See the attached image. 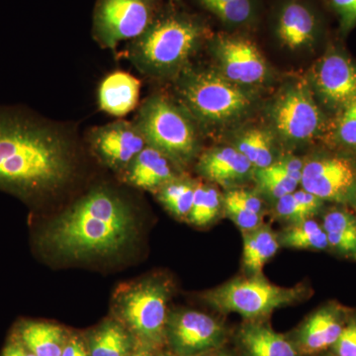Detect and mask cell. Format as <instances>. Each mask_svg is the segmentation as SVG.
<instances>
[{"label": "cell", "mask_w": 356, "mask_h": 356, "mask_svg": "<svg viewBox=\"0 0 356 356\" xmlns=\"http://www.w3.org/2000/svg\"><path fill=\"white\" fill-rule=\"evenodd\" d=\"M62 133L19 111L0 109V191L24 200L58 191L74 173Z\"/></svg>", "instance_id": "obj_1"}, {"label": "cell", "mask_w": 356, "mask_h": 356, "mask_svg": "<svg viewBox=\"0 0 356 356\" xmlns=\"http://www.w3.org/2000/svg\"><path fill=\"white\" fill-rule=\"evenodd\" d=\"M134 229L127 204L113 192L95 189L48 225L40 245L65 259L105 257L125 248Z\"/></svg>", "instance_id": "obj_2"}, {"label": "cell", "mask_w": 356, "mask_h": 356, "mask_svg": "<svg viewBox=\"0 0 356 356\" xmlns=\"http://www.w3.org/2000/svg\"><path fill=\"white\" fill-rule=\"evenodd\" d=\"M205 31V27L199 21L189 16H163L154 19L139 38L131 42L128 58L147 76L181 74Z\"/></svg>", "instance_id": "obj_3"}, {"label": "cell", "mask_w": 356, "mask_h": 356, "mask_svg": "<svg viewBox=\"0 0 356 356\" xmlns=\"http://www.w3.org/2000/svg\"><path fill=\"white\" fill-rule=\"evenodd\" d=\"M178 92L195 118L212 125L240 118L252 104L238 84L211 70H184L178 81Z\"/></svg>", "instance_id": "obj_4"}, {"label": "cell", "mask_w": 356, "mask_h": 356, "mask_svg": "<svg viewBox=\"0 0 356 356\" xmlns=\"http://www.w3.org/2000/svg\"><path fill=\"white\" fill-rule=\"evenodd\" d=\"M147 146L158 149L178 165L188 163L198 147L197 133L188 115L165 96L147 98L136 122Z\"/></svg>", "instance_id": "obj_5"}, {"label": "cell", "mask_w": 356, "mask_h": 356, "mask_svg": "<svg viewBox=\"0 0 356 356\" xmlns=\"http://www.w3.org/2000/svg\"><path fill=\"white\" fill-rule=\"evenodd\" d=\"M301 287L285 288L261 277L229 281L206 293L205 300L222 313H236L250 321H257L273 311L299 301Z\"/></svg>", "instance_id": "obj_6"}, {"label": "cell", "mask_w": 356, "mask_h": 356, "mask_svg": "<svg viewBox=\"0 0 356 356\" xmlns=\"http://www.w3.org/2000/svg\"><path fill=\"white\" fill-rule=\"evenodd\" d=\"M168 295L165 283L146 280L129 288L119 298L121 318L146 350L158 348L166 339Z\"/></svg>", "instance_id": "obj_7"}, {"label": "cell", "mask_w": 356, "mask_h": 356, "mask_svg": "<svg viewBox=\"0 0 356 356\" xmlns=\"http://www.w3.org/2000/svg\"><path fill=\"white\" fill-rule=\"evenodd\" d=\"M156 0H100L95 15V35L105 48L115 49L139 38L156 17Z\"/></svg>", "instance_id": "obj_8"}, {"label": "cell", "mask_w": 356, "mask_h": 356, "mask_svg": "<svg viewBox=\"0 0 356 356\" xmlns=\"http://www.w3.org/2000/svg\"><path fill=\"white\" fill-rule=\"evenodd\" d=\"M271 120L283 139L301 143L318 135L323 114L305 84L297 83L278 96L271 108Z\"/></svg>", "instance_id": "obj_9"}, {"label": "cell", "mask_w": 356, "mask_h": 356, "mask_svg": "<svg viewBox=\"0 0 356 356\" xmlns=\"http://www.w3.org/2000/svg\"><path fill=\"white\" fill-rule=\"evenodd\" d=\"M165 337L178 356H201L221 348L226 331L207 314L184 311L168 318Z\"/></svg>", "instance_id": "obj_10"}, {"label": "cell", "mask_w": 356, "mask_h": 356, "mask_svg": "<svg viewBox=\"0 0 356 356\" xmlns=\"http://www.w3.org/2000/svg\"><path fill=\"white\" fill-rule=\"evenodd\" d=\"M302 187L322 200L343 202L356 195V168L341 156H325L305 163Z\"/></svg>", "instance_id": "obj_11"}, {"label": "cell", "mask_w": 356, "mask_h": 356, "mask_svg": "<svg viewBox=\"0 0 356 356\" xmlns=\"http://www.w3.org/2000/svg\"><path fill=\"white\" fill-rule=\"evenodd\" d=\"M212 50L222 76L236 84L261 83L267 76V64L257 44L243 37L218 35Z\"/></svg>", "instance_id": "obj_12"}, {"label": "cell", "mask_w": 356, "mask_h": 356, "mask_svg": "<svg viewBox=\"0 0 356 356\" xmlns=\"http://www.w3.org/2000/svg\"><path fill=\"white\" fill-rule=\"evenodd\" d=\"M89 143L96 156L116 172H123L147 146L137 124L123 120L93 129Z\"/></svg>", "instance_id": "obj_13"}, {"label": "cell", "mask_w": 356, "mask_h": 356, "mask_svg": "<svg viewBox=\"0 0 356 356\" xmlns=\"http://www.w3.org/2000/svg\"><path fill=\"white\" fill-rule=\"evenodd\" d=\"M314 86L323 100L334 108H343L356 100V67L339 54L321 58L312 72Z\"/></svg>", "instance_id": "obj_14"}, {"label": "cell", "mask_w": 356, "mask_h": 356, "mask_svg": "<svg viewBox=\"0 0 356 356\" xmlns=\"http://www.w3.org/2000/svg\"><path fill=\"white\" fill-rule=\"evenodd\" d=\"M348 320L341 307H323L307 318L292 341L302 356L323 355L336 343Z\"/></svg>", "instance_id": "obj_15"}, {"label": "cell", "mask_w": 356, "mask_h": 356, "mask_svg": "<svg viewBox=\"0 0 356 356\" xmlns=\"http://www.w3.org/2000/svg\"><path fill=\"white\" fill-rule=\"evenodd\" d=\"M275 32L283 46L290 50H299L310 46L317 39L318 20L307 4L289 0L278 13Z\"/></svg>", "instance_id": "obj_16"}, {"label": "cell", "mask_w": 356, "mask_h": 356, "mask_svg": "<svg viewBox=\"0 0 356 356\" xmlns=\"http://www.w3.org/2000/svg\"><path fill=\"white\" fill-rule=\"evenodd\" d=\"M236 341L243 356H302L291 337L276 332L259 321L243 325Z\"/></svg>", "instance_id": "obj_17"}, {"label": "cell", "mask_w": 356, "mask_h": 356, "mask_svg": "<svg viewBox=\"0 0 356 356\" xmlns=\"http://www.w3.org/2000/svg\"><path fill=\"white\" fill-rule=\"evenodd\" d=\"M170 159L154 147L145 149L123 170L127 184L145 191L159 189L175 178Z\"/></svg>", "instance_id": "obj_18"}, {"label": "cell", "mask_w": 356, "mask_h": 356, "mask_svg": "<svg viewBox=\"0 0 356 356\" xmlns=\"http://www.w3.org/2000/svg\"><path fill=\"white\" fill-rule=\"evenodd\" d=\"M140 83L128 72H116L103 79L98 89V104L102 111L123 117L136 108L140 99Z\"/></svg>", "instance_id": "obj_19"}, {"label": "cell", "mask_w": 356, "mask_h": 356, "mask_svg": "<svg viewBox=\"0 0 356 356\" xmlns=\"http://www.w3.org/2000/svg\"><path fill=\"white\" fill-rule=\"evenodd\" d=\"M250 161L236 147L211 149L201 156L198 170L204 177L226 185L242 180L252 170Z\"/></svg>", "instance_id": "obj_20"}, {"label": "cell", "mask_w": 356, "mask_h": 356, "mask_svg": "<svg viewBox=\"0 0 356 356\" xmlns=\"http://www.w3.org/2000/svg\"><path fill=\"white\" fill-rule=\"evenodd\" d=\"M16 337L35 356H60L67 343L62 327L35 321L20 324Z\"/></svg>", "instance_id": "obj_21"}, {"label": "cell", "mask_w": 356, "mask_h": 356, "mask_svg": "<svg viewBox=\"0 0 356 356\" xmlns=\"http://www.w3.org/2000/svg\"><path fill=\"white\" fill-rule=\"evenodd\" d=\"M329 247L356 259V216L343 209H332L325 215L322 225Z\"/></svg>", "instance_id": "obj_22"}, {"label": "cell", "mask_w": 356, "mask_h": 356, "mask_svg": "<svg viewBox=\"0 0 356 356\" xmlns=\"http://www.w3.org/2000/svg\"><path fill=\"white\" fill-rule=\"evenodd\" d=\"M280 243L273 231L267 227L252 229L245 236L243 266L252 273H259L269 259H273Z\"/></svg>", "instance_id": "obj_23"}, {"label": "cell", "mask_w": 356, "mask_h": 356, "mask_svg": "<svg viewBox=\"0 0 356 356\" xmlns=\"http://www.w3.org/2000/svg\"><path fill=\"white\" fill-rule=\"evenodd\" d=\"M130 348L125 330L116 323L108 322L91 337L89 356H125L130 353Z\"/></svg>", "instance_id": "obj_24"}, {"label": "cell", "mask_w": 356, "mask_h": 356, "mask_svg": "<svg viewBox=\"0 0 356 356\" xmlns=\"http://www.w3.org/2000/svg\"><path fill=\"white\" fill-rule=\"evenodd\" d=\"M236 149L242 153L257 170L273 163V140L270 134L261 129H250L238 138Z\"/></svg>", "instance_id": "obj_25"}, {"label": "cell", "mask_w": 356, "mask_h": 356, "mask_svg": "<svg viewBox=\"0 0 356 356\" xmlns=\"http://www.w3.org/2000/svg\"><path fill=\"white\" fill-rule=\"evenodd\" d=\"M281 243L299 250H322L329 248L324 229L313 219L294 225L281 236Z\"/></svg>", "instance_id": "obj_26"}, {"label": "cell", "mask_w": 356, "mask_h": 356, "mask_svg": "<svg viewBox=\"0 0 356 356\" xmlns=\"http://www.w3.org/2000/svg\"><path fill=\"white\" fill-rule=\"evenodd\" d=\"M195 186V184L188 180L173 178L159 188V201L175 216L188 217L193 202Z\"/></svg>", "instance_id": "obj_27"}, {"label": "cell", "mask_w": 356, "mask_h": 356, "mask_svg": "<svg viewBox=\"0 0 356 356\" xmlns=\"http://www.w3.org/2000/svg\"><path fill=\"white\" fill-rule=\"evenodd\" d=\"M221 208V197L214 187L198 184L194 191L193 202L188 219L196 226H205L218 216Z\"/></svg>", "instance_id": "obj_28"}, {"label": "cell", "mask_w": 356, "mask_h": 356, "mask_svg": "<svg viewBox=\"0 0 356 356\" xmlns=\"http://www.w3.org/2000/svg\"><path fill=\"white\" fill-rule=\"evenodd\" d=\"M257 181L262 192L277 200L296 191L300 184L298 180L289 177L273 163L266 168L257 170Z\"/></svg>", "instance_id": "obj_29"}, {"label": "cell", "mask_w": 356, "mask_h": 356, "mask_svg": "<svg viewBox=\"0 0 356 356\" xmlns=\"http://www.w3.org/2000/svg\"><path fill=\"white\" fill-rule=\"evenodd\" d=\"M336 125L339 144L356 151V100L341 109Z\"/></svg>", "instance_id": "obj_30"}, {"label": "cell", "mask_w": 356, "mask_h": 356, "mask_svg": "<svg viewBox=\"0 0 356 356\" xmlns=\"http://www.w3.org/2000/svg\"><path fill=\"white\" fill-rule=\"evenodd\" d=\"M224 205L227 215L238 228L245 231H252L261 226V214L245 209L228 196H225Z\"/></svg>", "instance_id": "obj_31"}, {"label": "cell", "mask_w": 356, "mask_h": 356, "mask_svg": "<svg viewBox=\"0 0 356 356\" xmlns=\"http://www.w3.org/2000/svg\"><path fill=\"white\" fill-rule=\"evenodd\" d=\"M330 351L334 356H356V318H348L341 336Z\"/></svg>", "instance_id": "obj_32"}, {"label": "cell", "mask_w": 356, "mask_h": 356, "mask_svg": "<svg viewBox=\"0 0 356 356\" xmlns=\"http://www.w3.org/2000/svg\"><path fill=\"white\" fill-rule=\"evenodd\" d=\"M276 212H277L278 216L287 220V221L294 222L295 225L312 219L303 210L301 205L297 202L293 193L278 199L277 204H276Z\"/></svg>", "instance_id": "obj_33"}, {"label": "cell", "mask_w": 356, "mask_h": 356, "mask_svg": "<svg viewBox=\"0 0 356 356\" xmlns=\"http://www.w3.org/2000/svg\"><path fill=\"white\" fill-rule=\"evenodd\" d=\"M339 18L343 32H348L356 25V0H330Z\"/></svg>", "instance_id": "obj_34"}, {"label": "cell", "mask_w": 356, "mask_h": 356, "mask_svg": "<svg viewBox=\"0 0 356 356\" xmlns=\"http://www.w3.org/2000/svg\"><path fill=\"white\" fill-rule=\"evenodd\" d=\"M228 197L233 199L236 203L242 205L245 209L252 211V212L261 214L262 210V203L261 199L254 195L252 192L247 191H233L227 193Z\"/></svg>", "instance_id": "obj_35"}, {"label": "cell", "mask_w": 356, "mask_h": 356, "mask_svg": "<svg viewBox=\"0 0 356 356\" xmlns=\"http://www.w3.org/2000/svg\"><path fill=\"white\" fill-rule=\"evenodd\" d=\"M293 195L310 218L317 214L321 207H322L323 201H324L310 193V192L304 191L303 188L301 191L293 192Z\"/></svg>", "instance_id": "obj_36"}, {"label": "cell", "mask_w": 356, "mask_h": 356, "mask_svg": "<svg viewBox=\"0 0 356 356\" xmlns=\"http://www.w3.org/2000/svg\"><path fill=\"white\" fill-rule=\"evenodd\" d=\"M1 356H35L31 351L28 350L27 348L21 343L17 337H14V339L8 341L6 348L2 350Z\"/></svg>", "instance_id": "obj_37"}, {"label": "cell", "mask_w": 356, "mask_h": 356, "mask_svg": "<svg viewBox=\"0 0 356 356\" xmlns=\"http://www.w3.org/2000/svg\"><path fill=\"white\" fill-rule=\"evenodd\" d=\"M60 356H88L83 343L79 339H70Z\"/></svg>", "instance_id": "obj_38"}, {"label": "cell", "mask_w": 356, "mask_h": 356, "mask_svg": "<svg viewBox=\"0 0 356 356\" xmlns=\"http://www.w3.org/2000/svg\"><path fill=\"white\" fill-rule=\"evenodd\" d=\"M198 1L199 3H200L201 6L204 7V8L207 9L208 11H210L211 9L214 8V7L221 6V4L231 1V0H198Z\"/></svg>", "instance_id": "obj_39"}, {"label": "cell", "mask_w": 356, "mask_h": 356, "mask_svg": "<svg viewBox=\"0 0 356 356\" xmlns=\"http://www.w3.org/2000/svg\"><path fill=\"white\" fill-rule=\"evenodd\" d=\"M125 356H154L153 353H152V350H146V348H143V350H140L138 351H135V353H130Z\"/></svg>", "instance_id": "obj_40"}, {"label": "cell", "mask_w": 356, "mask_h": 356, "mask_svg": "<svg viewBox=\"0 0 356 356\" xmlns=\"http://www.w3.org/2000/svg\"><path fill=\"white\" fill-rule=\"evenodd\" d=\"M201 356H234L232 355L231 353H227V351H224L222 350H216L210 351V353H205V355Z\"/></svg>", "instance_id": "obj_41"}, {"label": "cell", "mask_w": 356, "mask_h": 356, "mask_svg": "<svg viewBox=\"0 0 356 356\" xmlns=\"http://www.w3.org/2000/svg\"><path fill=\"white\" fill-rule=\"evenodd\" d=\"M320 356H334L332 355L331 351H327V353H323V355H321Z\"/></svg>", "instance_id": "obj_42"}, {"label": "cell", "mask_w": 356, "mask_h": 356, "mask_svg": "<svg viewBox=\"0 0 356 356\" xmlns=\"http://www.w3.org/2000/svg\"><path fill=\"white\" fill-rule=\"evenodd\" d=\"M353 204H355V211H356V195L355 196V198H353Z\"/></svg>", "instance_id": "obj_43"}, {"label": "cell", "mask_w": 356, "mask_h": 356, "mask_svg": "<svg viewBox=\"0 0 356 356\" xmlns=\"http://www.w3.org/2000/svg\"><path fill=\"white\" fill-rule=\"evenodd\" d=\"M159 356H172V355H159Z\"/></svg>", "instance_id": "obj_44"}]
</instances>
